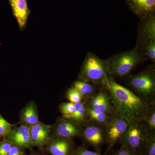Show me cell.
<instances>
[{
  "label": "cell",
  "mask_w": 155,
  "mask_h": 155,
  "mask_svg": "<svg viewBox=\"0 0 155 155\" xmlns=\"http://www.w3.org/2000/svg\"><path fill=\"white\" fill-rule=\"evenodd\" d=\"M105 88L116 114L130 122L144 121L152 105L140 99L130 90L117 83L112 76L109 77Z\"/></svg>",
  "instance_id": "cell-1"
},
{
  "label": "cell",
  "mask_w": 155,
  "mask_h": 155,
  "mask_svg": "<svg viewBox=\"0 0 155 155\" xmlns=\"http://www.w3.org/2000/svg\"><path fill=\"white\" fill-rule=\"evenodd\" d=\"M126 83L139 98L149 104L155 105V71L149 67L127 78Z\"/></svg>",
  "instance_id": "cell-2"
},
{
  "label": "cell",
  "mask_w": 155,
  "mask_h": 155,
  "mask_svg": "<svg viewBox=\"0 0 155 155\" xmlns=\"http://www.w3.org/2000/svg\"><path fill=\"white\" fill-rule=\"evenodd\" d=\"M110 75L106 60L87 53L78 74V79L105 87Z\"/></svg>",
  "instance_id": "cell-3"
},
{
  "label": "cell",
  "mask_w": 155,
  "mask_h": 155,
  "mask_svg": "<svg viewBox=\"0 0 155 155\" xmlns=\"http://www.w3.org/2000/svg\"><path fill=\"white\" fill-rule=\"evenodd\" d=\"M144 57L136 47L133 49L119 53L106 60L109 75L112 77H126Z\"/></svg>",
  "instance_id": "cell-4"
},
{
  "label": "cell",
  "mask_w": 155,
  "mask_h": 155,
  "mask_svg": "<svg viewBox=\"0 0 155 155\" xmlns=\"http://www.w3.org/2000/svg\"><path fill=\"white\" fill-rule=\"evenodd\" d=\"M149 133L144 121L130 122L119 143L121 146L127 147L140 155L142 148Z\"/></svg>",
  "instance_id": "cell-5"
},
{
  "label": "cell",
  "mask_w": 155,
  "mask_h": 155,
  "mask_svg": "<svg viewBox=\"0 0 155 155\" xmlns=\"http://www.w3.org/2000/svg\"><path fill=\"white\" fill-rule=\"evenodd\" d=\"M80 138L84 145L92 147L95 151L101 152L103 146L107 143L105 126L88 121L84 125Z\"/></svg>",
  "instance_id": "cell-6"
},
{
  "label": "cell",
  "mask_w": 155,
  "mask_h": 155,
  "mask_svg": "<svg viewBox=\"0 0 155 155\" xmlns=\"http://www.w3.org/2000/svg\"><path fill=\"white\" fill-rule=\"evenodd\" d=\"M130 122L116 114L105 126L107 153L117 143H119Z\"/></svg>",
  "instance_id": "cell-7"
},
{
  "label": "cell",
  "mask_w": 155,
  "mask_h": 155,
  "mask_svg": "<svg viewBox=\"0 0 155 155\" xmlns=\"http://www.w3.org/2000/svg\"><path fill=\"white\" fill-rule=\"evenodd\" d=\"M84 125H79L62 117H58L55 123L51 125V135L73 139L80 138Z\"/></svg>",
  "instance_id": "cell-8"
},
{
  "label": "cell",
  "mask_w": 155,
  "mask_h": 155,
  "mask_svg": "<svg viewBox=\"0 0 155 155\" xmlns=\"http://www.w3.org/2000/svg\"><path fill=\"white\" fill-rule=\"evenodd\" d=\"M4 138L13 145L25 150H30L35 147L31 139L29 126L23 124L18 123V125H14Z\"/></svg>",
  "instance_id": "cell-9"
},
{
  "label": "cell",
  "mask_w": 155,
  "mask_h": 155,
  "mask_svg": "<svg viewBox=\"0 0 155 155\" xmlns=\"http://www.w3.org/2000/svg\"><path fill=\"white\" fill-rule=\"evenodd\" d=\"M76 147L73 139L51 135L45 152L51 155H72Z\"/></svg>",
  "instance_id": "cell-10"
},
{
  "label": "cell",
  "mask_w": 155,
  "mask_h": 155,
  "mask_svg": "<svg viewBox=\"0 0 155 155\" xmlns=\"http://www.w3.org/2000/svg\"><path fill=\"white\" fill-rule=\"evenodd\" d=\"M31 139L35 147L39 150L45 151V148L51 132V125L40 121L29 127Z\"/></svg>",
  "instance_id": "cell-11"
},
{
  "label": "cell",
  "mask_w": 155,
  "mask_h": 155,
  "mask_svg": "<svg viewBox=\"0 0 155 155\" xmlns=\"http://www.w3.org/2000/svg\"><path fill=\"white\" fill-rule=\"evenodd\" d=\"M139 27L136 46L140 47L150 42L155 41V14L141 20Z\"/></svg>",
  "instance_id": "cell-12"
},
{
  "label": "cell",
  "mask_w": 155,
  "mask_h": 155,
  "mask_svg": "<svg viewBox=\"0 0 155 155\" xmlns=\"http://www.w3.org/2000/svg\"><path fill=\"white\" fill-rule=\"evenodd\" d=\"M130 11L140 20L155 14V0H125Z\"/></svg>",
  "instance_id": "cell-13"
},
{
  "label": "cell",
  "mask_w": 155,
  "mask_h": 155,
  "mask_svg": "<svg viewBox=\"0 0 155 155\" xmlns=\"http://www.w3.org/2000/svg\"><path fill=\"white\" fill-rule=\"evenodd\" d=\"M20 30L25 27L30 11L27 0H8Z\"/></svg>",
  "instance_id": "cell-14"
},
{
  "label": "cell",
  "mask_w": 155,
  "mask_h": 155,
  "mask_svg": "<svg viewBox=\"0 0 155 155\" xmlns=\"http://www.w3.org/2000/svg\"><path fill=\"white\" fill-rule=\"evenodd\" d=\"M38 109L34 101H30L21 109L19 113V124L30 126L39 122Z\"/></svg>",
  "instance_id": "cell-15"
},
{
  "label": "cell",
  "mask_w": 155,
  "mask_h": 155,
  "mask_svg": "<svg viewBox=\"0 0 155 155\" xmlns=\"http://www.w3.org/2000/svg\"><path fill=\"white\" fill-rule=\"evenodd\" d=\"M72 87H75L80 92L84 102H86L92 97L94 96L101 87L80 79L74 81L72 84Z\"/></svg>",
  "instance_id": "cell-16"
},
{
  "label": "cell",
  "mask_w": 155,
  "mask_h": 155,
  "mask_svg": "<svg viewBox=\"0 0 155 155\" xmlns=\"http://www.w3.org/2000/svg\"><path fill=\"white\" fill-rule=\"evenodd\" d=\"M74 104L75 110L72 116L67 119L79 125H84L89 121L86 103L83 101Z\"/></svg>",
  "instance_id": "cell-17"
},
{
  "label": "cell",
  "mask_w": 155,
  "mask_h": 155,
  "mask_svg": "<svg viewBox=\"0 0 155 155\" xmlns=\"http://www.w3.org/2000/svg\"><path fill=\"white\" fill-rule=\"evenodd\" d=\"M87 112L89 121L95 122L104 126L107 125L115 115L105 114L98 110L88 107H87Z\"/></svg>",
  "instance_id": "cell-18"
},
{
  "label": "cell",
  "mask_w": 155,
  "mask_h": 155,
  "mask_svg": "<svg viewBox=\"0 0 155 155\" xmlns=\"http://www.w3.org/2000/svg\"><path fill=\"white\" fill-rule=\"evenodd\" d=\"M140 155H155V132L149 133L142 148Z\"/></svg>",
  "instance_id": "cell-19"
},
{
  "label": "cell",
  "mask_w": 155,
  "mask_h": 155,
  "mask_svg": "<svg viewBox=\"0 0 155 155\" xmlns=\"http://www.w3.org/2000/svg\"><path fill=\"white\" fill-rule=\"evenodd\" d=\"M144 122L149 133L155 132V105L151 106Z\"/></svg>",
  "instance_id": "cell-20"
},
{
  "label": "cell",
  "mask_w": 155,
  "mask_h": 155,
  "mask_svg": "<svg viewBox=\"0 0 155 155\" xmlns=\"http://www.w3.org/2000/svg\"><path fill=\"white\" fill-rule=\"evenodd\" d=\"M65 97L70 102L76 104L83 101L82 96L78 91L72 87L67 90Z\"/></svg>",
  "instance_id": "cell-21"
},
{
  "label": "cell",
  "mask_w": 155,
  "mask_h": 155,
  "mask_svg": "<svg viewBox=\"0 0 155 155\" xmlns=\"http://www.w3.org/2000/svg\"><path fill=\"white\" fill-rule=\"evenodd\" d=\"M59 110L62 117L67 119L72 116L75 110V104L71 102L63 103L59 105Z\"/></svg>",
  "instance_id": "cell-22"
},
{
  "label": "cell",
  "mask_w": 155,
  "mask_h": 155,
  "mask_svg": "<svg viewBox=\"0 0 155 155\" xmlns=\"http://www.w3.org/2000/svg\"><path fill=\"white\" fill-rule=\"evenodd\" d=\"M14 125L8 122L0 113V135L2 138L8 134Z\"/></svg>",
  "instance_id": "cell-23"
},
{
  "label": "cell",
  "mask_w": 155,
  "mask_h": 155,
  "mask_svg": "<svg viewBox=\"0 0 155 155\" xmlns=\"http://www.w3.org/2000/svg\"><path fill=\"white\" fill-rule=\"evenodd\" d=\"M72 155H102L101 152L92 151L87 149L85 145L76 147ZM104 155H106L105 154Z\"/></svg>",
  "instance_id": "cell-24"
},
{
  "label": "cell",
  "mask_w": 155,
  "mask_h": 155,
  "mask_svg": "<svg viewBox=\"0 0 155 155\" xmlns=\"http://www.w3.org/2000/svg\"><path fill=\"white\" fill-rule=\"evenodd\" d=\"M13 145L5 138L0 140V155H8Z\"/></svg>",
  "instance_id": "cell-25"
},
{
  "label": "cell",
  "mask_w": 155,
  "mask_h": 155,
  "mask_svg": "<svg viewBox=\"0 0 155 155\" xmlns=\"http://www.w3.org/2000/svg\"><path fill=\"white\" fill-rule=\"evenodd\" d=\"M111 155H137V154L129 148L121 146L119 150L115 151Z\"/></svg>",
  "instance_id": "cell-26"
},
{
  "label": "cell",
  "mask_w": 155,
  "mask_h": 155,
  "mask_svg": "<svg viewBox=\"0 0 155 155\" xmlns=\"http://www.w3.org/2000/svg\"><path fill=\"white\" fill-rule=\"evenodd\" d=\"M8 155H27L25 150L19 147L13 145Z\"/></svg>",
  "instance_id": "cell-27"
},
{
  "label": "cell",
  "mask_w": 155,
  "mask_h": 155,
  "mask_svg": "<svg viewBox=\"0 0 155 155\" xmlns=\"http://www.w3.org/2000/svg\"><path fill=\"white\" fill-rule=\"evenodd\" d=\"M30 153L27 155H47L45 151H42L34 150L33 149L30 150Z\"/></svg>",
  "instance_id": "cell-28"
},
{
  "label": "cell",
  "mask_w": 155,
  "mask_h": 155,
  "mask_svg": "<svg viewBox=\"0 0 155 155\" xmlns=\"http://www.w3.org/2000/svg\"><path fill=\"white\" fill-rule=\"evenodd\" d=\"M2 137L1 136V135H0V140L2 139Z\"/></svg>",
  "instance_id": "cell-29"
}]
</instances>
